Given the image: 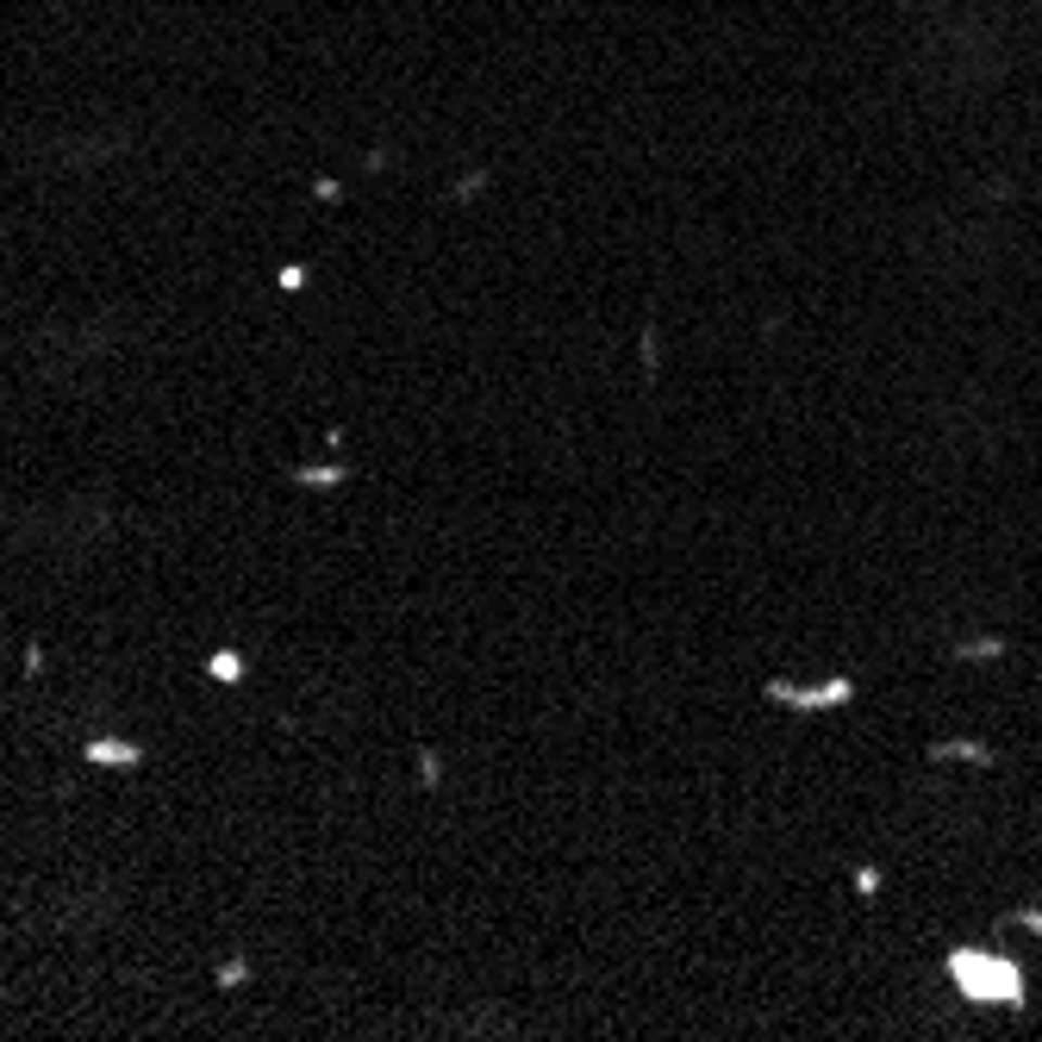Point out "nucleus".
<instances>
[{"instance_id": "obj_1", "label": "nucleus", "mask_w": 1042, "mask_h": 1042, "mask_svg": "<svg viewBox=\"0 0 1042 1042\" xmlns=\"http://www.w3.org/2000/svg\"><path fill=\"white\" fill-rule=\"evenodd\" d=\"M949 974L955 987L980 1005H1024V974L1005 962V955H980V949H955L949 955Z\"/></svg>"}, {"instance_id": "obj_2", "label": "nucleus", "mask_w": 1042, "mask_h": 1042, "mask_svg": "<svg viewBox=\"0 0 1042 1042\" xmlns=\"http://www.w3.org/2000/svg\"><path fill=\"white\" fill-rule=\"evenodd\" d=\"M774 706H793V712H824V706H849L855 681H824V687H793V681H768Z\"/></svg>"}, {"instance_id": "obj_3", "label": "nucleus", "mask_w": 1042, "mask_h": 1042, "mask_svg": "<svg viewBox=\"0 0 1042 1042\" xmlns=\"http://www.w3.org/2000/svg\"><path fill=\"white\" fill-rule=\"evenodd\" d=\"M88 762H106V768H125V762H138V749H131V744H106V737H94V744H88Z\"/></svg>"}, {"instance_id": "obj_4", "label": "nucleus", "mask_w": 1042, "mask_h": 1042, "mask_svg": "<svg viewBox=\"0 0 1042 1042\" xmlns=\"http://www.w3.org/2000/svg\"><path fill=\"white\" fill-rule=\"evenodd\" d=\"M930 755H937V762H943V755H955V762H993V749L987 744H937Z\"/></svg>"}, {"instance_id": "obj_5", "label": "nucleus", "mask_w": 1042, "mask_h": 1042, "mask_svg": "<svg viewBox=\"0 0 1042 1042\" xmlns=\"http://www.w3.org/2000/svg\"><path fill=\"white\" fill-rule=\"evenodd\" d=\"M238 674H244V656H238V649H219V656H213V681H238Z\"/></svg>"}, {"instance_id": "obj_6", "label": "nucleus", "mask_w": 1042, "mask_h": 1042, "mask_svg": "<svg viewBox=\"0 0 1042 1042\" xmlns=\"http://www.w3.org/2000/svg\"><path fill=\"white\" fill-rule=\"evenodd\" d=\"M962 656H974V662H987V656H1005V644H999V637H980V644H962Z\"/></svg>"}, {"instance_id": "obj_7", "label": "nucleus", "mask_w": 1042, "mask_h": 1042, "mask_svg": "<svg viewBox=\"0 0 1042 1042\" xmlns=\"http://www.w3.org/2000/svg\"><path fill=\"white\" fill-rule=\"evenodd\" d=\"M855 893H862V899H874V893H880V874H874V868H862V874H855Z\"/></svg>"}, {"instance_id": "obj_8", "label": "nucleus", "mask_w": 1042, "mask_h": 1042, "mask_svg": "<svg viewBox=\"0 0 1042 1042\" xmlns=\"http://www.w3.org/2000/svg\"><path fill=\"white\" fill-rule=\"evenodd\" d=\"M331 481H344V469H313L306 474V487H331Z\"/></svg>"}, {"instance_id": "obj_9", "label": "nucleus", "mask_w": 1042, "mask_h": 1042, "mask_svg": "<svg viewBox=\"0 0 1042 1042\" xmlns=\"http://www.w3.org/2000/svg\"><path fill=\"white\" fill-rule=\"evenodd\" d=\"M1024 924H1030V930H1037V937H1042V912H1024Z\"/></svg>"}]
</instances>
